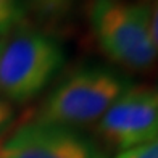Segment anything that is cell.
Segmentation results:
<instances>
[{
	"instance_id": "obj_1",
	"label": "cell",
	"mask_w": 158,
	"mask_h": 158,
	"mask_svg": "<svg viewBox=\"0 0 158 158\" xmlns=\"http://www.w3.org/2000/svg\"><path fill=\"white\" fill-rule=\"evenodd\" d=\"M131 85L124 73L103 64L74 68L52 89L32 121L73 129L95 123Z\"/></svg>"
},
{
	"instance_id": "obj_2",
	"label": "cell",
	"mask_w": 158,
	"mask_h": 158,
	"mask_svg": "<svg viewBox=\"0 0 158 158\" xmlns=\"http://www.w3.org/2000/svg\"><path fill=\"white\" fill-rule=\"evenodd\" d=\"M89 23L95 44L114 64L147 73L158 63V52L148 31V3L92 0Z\"/></svg>"
},
{
	"instance_id": "obj_3",
	"label": "cell",
	"mask_w": 158,
	"mask_h": 158,
	"mask_svg": "<svg viewBox=\"0 0 158 158\" xmlns=\"http://www.w3.org/2000/svg\"><path fill=\"white\" fill-rule=\"evenodd\" d=\"M66 55L60 40L47 32L21 27L0 52V97L26 103L61 71Z\"/></svg>"
},
{
	"instance_id": "obj_4",
	"label": "cell",
	"mask_w": 158,
	"mask_h": 158,
	"mask_svg": "<svg viewBox=\"0 0 158 158\" xmlns=\"http://www.w3.org/2000/svg\"><path fill=\"white\" fill-rule=\"evenodd\" d=\"M97 135L108 148L127 150L158 137V90L131 85L97 121Z\"/></svg>"
},
{
	"instance_id": "obj_5",
	"label": "cell",
	"mask_w": 158,
	"mask_h": 158,
	"mask_svg": "<svg viewBox=\"0 0 158 158\" xmlns=\"http://www.w3.org/2000/svg\"><path fill=\"white\" fill-rule=\"evenodd\" d=\"M2 155L3 158H105L102 150L76 129L37 121L21 124L2 143Z\"/></svg>"
},
{
	"instance_id": "obj_6",
	"label": "cell",
	"mask_w": 158,
	"mask_h": 158,
	"mask_svg": "<svg viewBox=\"0 0 158 158\" xmlns=\"http://www.w3.org/2000/svg\"><path fill=\"white\" fill-rule=\"evenodd\" d=\"M26 15L27 10L24 0H0V37L6 39L24 27Z\"/></svg>"
},
{
	"instance_id": "obj_7",
	"label": "cell",
	"mask_w": 158,
	"mask_h": 158,
	"mask_svg": "<svg viewBox=\"0 0 158 158\" xmlns=\"http://www.w3.org/2000/svg\"><path fill=\"white\" fill-rule=\"evenodd\" d=\"M26 2L40 18L58 21L69 15L74 0H26Z\"/></svg>"
},
{
	"instance_id": "obj_8",
	"label": "cell",
	"mask_w": 158,
	"mask_h": 158,
	"mask_svg": "<svg viewBox=\"0 0 158 158\" xmlns=\"http://www.w3.org/2000/svg\"><path fill=\"white\" fill-rule=\"evenodd\" d=\"M114 158H158V137L142 145L123 150Z\"/></svg>"
},
{
	"instance_id": "obj_9",
	"label": "cell",
	"mask_w": 158,
	"mask_h": 158,
	"mask_svg": "<svg viewBox=\"0 0 158 158\" xmlns=\"http://www.w3.org/2000/svg\"><path fill=\"white\" fill-rule=\"evenodd\" d=\"M148 31L150 39L158 52V0H152L148 3Z\"/></svg>"
},
{
	"instance_id": "obj_10",
	"label": "cell",
	"mask_w": 158,
	"mask_h": 158,
	"mask_svg": "<svg viewBox=\"0 0 158 158\" xmlns=\"http://www.w3.org/2000/svg\"><path fill=\"white\" fill-rule=\"evenodd\" d=\"M13 118H15V111H13L11 103L0 97V134H3L11 126Z\"/></svg>"
},
{
	"instance_id": "obj_11",
	"label": "cell",
	"mask_w": 158,
	"mask_h": 158,
	"mask_svg": "<svg viewBox=\"0 0 158 158\" xmlns=\"http://www.w3.org/2000/svg\"><path fill=\"white\" fill-rule=\"evenodd\" d=\"M5 40H6V39H2V37H0V52H2V48H3V45H5Z\"/></svg>"
},
{
	"instance_id": "obj_12",
	"label": "cell",
	"mask_w": 158,
	"mask_h": 158,
	"mask_svg": "<svg viewBox=\"0 0 158 158\" xmlns=\"http://www.w3.org/2000/svg\"><path fill=\"white\" fill-rule=\"evenodd\" d=\"M0 158H3V155H2V143H0Z\"/></svg>"
},
{
	"instance_id": "obj_13",
	"label": "cell",
	"mask_w": 158,
	"mask_h": 158,
	"mask_svg": "<svg viewBox=\"0 0 158 158\" xmlns=\"http://www.w3.org/2000/svg\"><path fill=\"white\" fill-rule=\"evenodd\" d=\"M156 90H158V85H156Z\"/></svg>"
}]
</instances>
